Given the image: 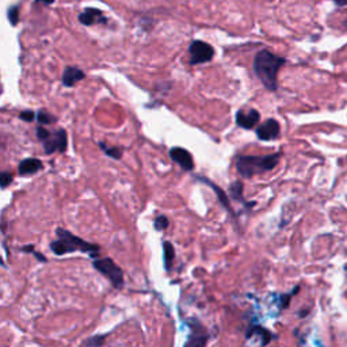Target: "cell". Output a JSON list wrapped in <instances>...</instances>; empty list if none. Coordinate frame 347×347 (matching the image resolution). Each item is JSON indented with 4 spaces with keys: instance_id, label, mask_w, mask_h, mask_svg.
Instances as JSON below:
<instances>
[{
    "instance_id": "14",
    "label": "cell",
    "mask_w": 347,
    "mask_h": 347,
    "mask_svg": "<svg viewBox=\"0 0 347 347\" xmlns=\"http://www.w3.org/2000/svg\"><path fill=\"white\" fill-rule=\"evenodd\" d=\"M200 180H202V182H205V183H208L209 186H210L211 189L216 191L217 197H218V200H220V202H221L222 205H224V208H227L228 210L231 209V204H229V198H228V195L224 193V190H221L220 187H217L216 183H213V182H210V180H208V179H204L201 178Z\"/></svg>"
},
{
    "instance_id": "4",
    "label": "cell",
    "mask_w": 347,
    "mask_h": 347,
    "mask_svg": "<svg viewBox=\"0 0 347 347\" xmlns=\"http://www.w3.org/2000/svg\"><path fill=\"white\" fill-rule=\"evenodd\" d=\"M94 267L97 269L101 274L110 279L114 287L121 289L124 286V273L119 269L118 266L114 263L113 259L104 258V259L94 260Z\"/></svg>"
},
{
    "instance_id": "7",
    "label": "cell",
    "mask_w": 347,
    "mask_h": 347,
    "mask_svg": "<svg viewBox=\"0 0 347 347\" xmlns=\"http://www.w3.org/2000/svg\"><path fill=\"white\" fill-rule=\"evenodd\" d=\"M259 119V111H256L255 108H242L236 113V124L244 129H252Z\"/></svg>"
},
{
    "instance_id": "20",
    "label": "cell",
    "mask_w": 347,
    "mask_h": 347,
    "mask_svg": "<svg viewBox=\"0 0 347 347\" xmlns=\"http://www.w3.org/2000/svg\"><path fill=\"white\" fill-rule=\"evenodd\" d=\"M168 218L166 216H157L155 220V228L157 231H164L168 227Z\"/></svg>"
},
{
    "instance_id": "8",
    "label": "cell",
    "mask_w": 347,
    "mask_h": 347,
    "mask_svg": "<svg viewBox=\"0 0 347 347\" xmlns=\"http://www.w3.org/2000/svg\"><path fill=\"white\" fill-rule=\"evenodd\" d=\"M170 156L174 162L178 163L180 167L183 168L184 171H191L194 168V162H193V156L190 155L189 151H186L184 148H173L170 151Z\"/></svg>"
},
{
    "instance_id": "19",
    "label": "cell",
    "mask_w": 347,
    "mask_h": 347,
    "mask_svg": "<svg viewBox=\"0 0 347 347\" xmlns=\"http://www.w3.org/2000/svg\"><path fill=\"white\" fill-rule=\"evenodd\" d=\"M101 146L104 149L107 156H111L114 157V159H119V157L122 156V149H121V148H106L104 144H101Z\"/></svg>"
},
{
    "instance_id": "22",
    "label": "cell",
    "mask_w": 347,
    "mask_h": 347,
    "mask_svg": "<svg viewBox=\"0 0 347 347\" xmlns=\"http://www.w3.org/2000/svg\"><path fill=\"white\" fill-rule=\"evenodd\" d=\"M50 135H52V133H50L49 130L45 129V128H42V126H38L37 128V137L42 141V142L45 140H48L49 137H50Z\"/></svg>"
},
{
    "instance_id": "5",
    "label": "cell",
    "mask_w": 347,
    "mask_h": 347,
    "mask_svg": "<svg viewBox=\"0 0 347 347\" xmlns=\"http://www.w3.org/2000/svg\"><path fill=\"white\" fill-rule=\"evenodd\" d=\"M190 53V64H204L213 59L214 56V49L211 48L209 43L204 41H193L189 48Z\"/></svg>"
},
{
    "instance_id": "15",
    "label": "cell",
    "mask_w": 347,
    "mask_h": 347,
    "mask_svg": "<svg viewBox=\"0 0 347 347\" xmlns=\"http://www.w3.org/2000/svg\"><path fill=\"white\" fill-rule=\"evenodd\" d=\"M163 254H164L166 270H170V269H171V265H173L174 256H175V251H174L173 244L170 243V242H164V244H163Z\"/></svg>"
},
{
    "instance_id": "6",
    "label": "cell",
    "mask_w": 347,
    "mask_h": 347,
    "mask_svg": "<svg viewBox=\"0 0 347 347\" xmlns=\"http://www.w3.org/2000/svg\"><path fill=\"white\" fill-rule=\"evenodd\" d=\"M67 132L64 129H59L54 135H50L48 140L43 141V148L45 152L50 155L54 151L65 152L67 149Z\"/></svg>"
},
{
    "instance_id": "24",
    "label": "cell",
    "mask_w": 347,
    "mask_h": 347,
    "mask_svg": "<svg viewBox=\"0 0 347 347\" xmlns=\"http://www.w3.org/2000/svg\"><path fill=\"white\" fill-rule=\"evenodd\" d=\"M103 341H104V336H94L92 339H90V341H87L84 345H87V346H99V345H102Z\"/></svg>"
},
{
    "instance_id": "10",
    "label": "cell",
    "mask_w": 347,
    "mask_h": 347,
    "mask_svg": "<svg viewBox=\"0 0 347 347\" xmlns=\"http://www.w3.org/2000/svg\"><path fill=\"white\" fill-rule=\"evenodd\" d=\"M247 339H251V338H258L259 339V345L260 346H266L269 345L273 339V335L269 330H266L263 327H259V325H255V327H251L248 331H247V335H245Z\"/></svg>"
},
{
    "instance_id": "11",
    "label": "cell",
    "mask_w": 347,
    "mask_h": 347,
    "mask_svg": "<svg viewBox=\"0 0 347 347\" xmlns=\"http://www.w3.org/2000/svg\"><path fill=\"white\" fill-rule=\"evenodd\" d=\"M84 72L80 70L79 68H75V67H68L65 68L64 75H63V83H64L67 87H72L75 83L80 81L84 79Z\"/></svg>"
},
{
    "instance_id": "27",
    "label": "cell",
    "mask_w": 347,
    "mask_h": 347,
    "mask_svg": "<svg viewBox=\"0 0 347 347\" xmlns=\"http://www.w3.org/2000/svg\"><path fill=\"white\" fill-rule=\"evenodd\" d=\"M37 1H43V3H46V4H50V3H53V0H37Z\"/></svg>"
},
{
    "instance_id": "12",
    "label": "cell",
    "mask_w": 347,
    "mask_h": 347,
    "mask_svg": "<svg viewBox=\"0 0 347 347\" xmlns=\"http://www.w3.org/2000/svg\"><path fill=\"white\" fill-rule=\"evenodd\" d=\"M42 168V163L38 159H26L19 164V174L21 175H29L39 171Z\"/></svg>"
},
{
    "instance_id": "25",
    "label": "cell",
    "mask_w": 347,
    "mask_h": 347,
    "mask_svg": "<svg viewBox=\"0 0 347 347\" xmlns=\"http://www.w3.org/2000/svg\"><path fill=\"white\" fill-rule=\"evenodd\" d=\"M34 117H35V114L33 113V111H23V113H21V119L26 121V122L34 121Z\"/></svg>"
},
{
    "instance_id": "1",
    "label": "cell",
    "mask_w": 347,
    "mask_h": 347,
    "mask_svg": "<svg viewBox=\"0 0 347 347\" xmlns=\"http://www.w3.org/2000/svg\"><path fill=\"white\" fill-rule=\"evenodd\" d=\"M286 63L283 57H279L277 54L271 53L270 50H260L259 53L255 56L254 60V70L256 76L259 77L262 84L269 90V91H276L277 90V76L278 70L281 67Z\"/></svg>"
},
{
    "instance_id": "23",
    "label": "cell",
    "mask_w": 347,
    "mask_h": 347,
    "mask_svg": "<svg viewBox=\"0 0 347 347\" xmlns=\"http://www.w3.org/2000/svg\"><path fill=\"white\" fill-rule=\"evenodd\" d=\"M8 18H10V22L12 25H16L18 23V18H19V8L18 7L11 8L10 12H8Z\"/></svg>"
},
{
    "instance_id": "16",
    "label": "cell",
    "mask_w": 347,
    "mask_h": 347,
    "mask_svg": "<svg viewBox=\"0 0 347 347\" xmlns=\"http://www.w3.org/2000/svg\"><path fill=\"white\" fill-rule=\"evenodd\" d=\"M229 193H231V197H232L233 200L236 201H240V202H244L245 204V201L243 200V184L240 183V182H235V183L231 184V187H229Z\"/></svg>"
},
{
    "instance_id": "9",
    "label": "cell",
    "mask_w": 347,
    "mask_h": 347,
    "mask_svg": "<svg viewBox=\"0 0 347 347\" xmlns=\"http://www.w3.org/2000/svg\"><path fill=\"white\" fill-rule=\"evenodd\" d=\"M256 135H258V139L263 141L276 140L279 136V124L276 119H269L256 129Z\"/></svg>"
},
{
    "instance_id": "21",
    "label": "cell",
    "mask_w": 347,
    "mask_h": 347,
    "mask_svg": "<svg viewBox=\"0 0 347 347\" xmlns=\"http://www.w3.org/2000/svg\"><path fill=\"white\" fill-rule=\"evenodd\" d=\"M12 180V174L10 173H0V187H7Z\"/></svg>"
},
{
    "instance_id": "26",
    "label": "cell",
    "mask_w": 347,
    "mask_h": 347,
    "mask_svg": "<svg viewBox=\"0 0 347 347\" xmlns=\"http://www.w3.org/2000/svg\"><path fill=\"white\" fill-rule=\"evenodd\" d=\"M335 3L338 5H346L347 4V0H335Z\"/></svg>"
},
{
    "instance_id": "17",
    "label": "cell",
    "mask_w": 347,
    "mask_h": 347,
    "mask_svg": "<svg viewBox=\"0 0 347 347\" xmlns=\"http://www.w3.org/2000/svg\"><path fill=\"white\" fill-rule=\"evenodd\" d=\"M37 119L39 124H43V125L53 124V122H56V117L52 115V114H49L48 111H43V110H41V111L37 114Z\"/></svg>"
},
{
    "instance_id": "18",
    "label": "cell",
    "mask_w": 347,
    "mask_h": 347,
    "mask_svg": "<svg viewBox=\"0 0 347 347\" xmlns=\"http://www.w3.org/2000/svg\"><path fill=\"white\" fill-rule=\"evenodd\" d=\"M297 290H300V287H294V290H293L292 293H289V294H282L281 297H279V300H281V309H285V308H287L289 307V303H290V298L296 294V292Z\"/></svg>"
},
{
    "instance_id": "2",
    "label": "cell",
    "mask_w": 347,
    "mask_h": 347,
    "mask_svg": "<svg viewBox=\"0 0 347 347\" xmlns=\"http://www.w3.org/2000/svg\"><path fill=\"white\" fill-rule=\"evenodd\" d=\"M57 236L59 240H56L50 244V248L56 255H64L73 251H83V252H90L94 256L99 252V247L95 244L86 243L84 240L72 235L65 229L59 228L57 229Z\"/></svg>"
},
{
    "instance_id": "13",
    "label": "cell",
    "mask_w": 347,
    "mask_h": 347,
    "mask_svg": "<svg viewBox=\"0 0 347 347\" xmlns=\"http://www.w3.org/2000/svg\"><path fill=\"white\" fill-rule=\"evenodd\" d=\"M104 21V18H102V12L99 10H95V8H88L84 12H81L80 16H79V21L83 23V25H92L94 22L97 21Z\"/></svg>"
},
{
    "instance_id": "3",
    "label": "cell",
    "mask_w": 347,
    "mask_h": 347,
    "mask_svg": "<svg viewBox=\"0 0 347 347\" xmlns=\"http://www.w3.org/2000/svg\"><path fill=\"white\" fill-rule=\"evenodd\" d=\"M279 160V153L267 156H240L236 160V168L244 178H252L256 174L271 171Z\"/></svg>"
}]
</instances>
